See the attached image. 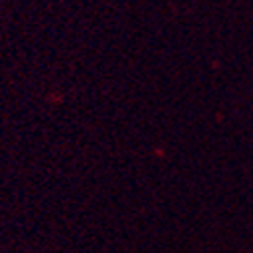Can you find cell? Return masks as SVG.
I'll return each instance as SVG.
<instances>
[]
</instances>
